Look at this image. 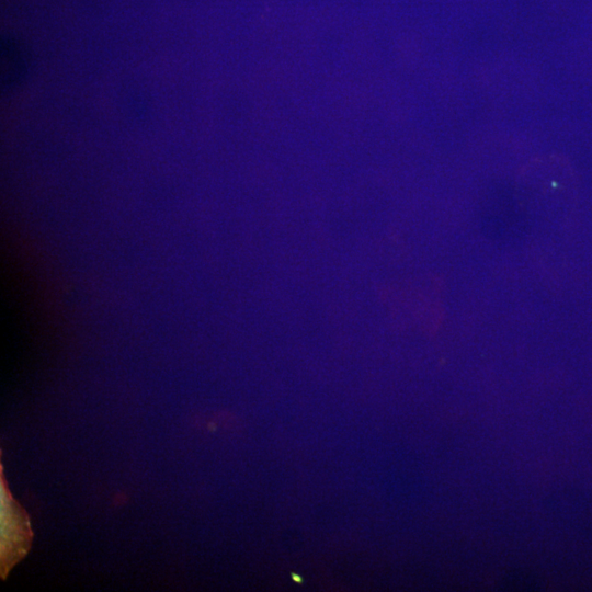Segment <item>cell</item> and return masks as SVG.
<instances>
[{"label":"cell","instance_id":"obj_1","mask_svg":"<svg viewBox=\"0 0 592 592\" xmlns=\"http://www.w3.org/2000/svg\"><path fill=\"white\" fill-rule=\"evenodd\" d=\"M32 538L29 519L10 497L1 482V573L5 577L10 568L27 551Z\"/></svg>","mask_w":592,"mask_h":592},{"label":"cell","instance_id":"obj_2","mask_svg":"<svg viewBox=\"0 0 592 592\" xmlns=\"http://www.w3.org/2000/svg\"><path fill=\"white\" fill-rule=\"evenodd\" d=\"M27 70V58L21 47H1V82L7 90L22 80Z\"/></svg>","mask_w":592,"mask_h":592}]
</instances>
